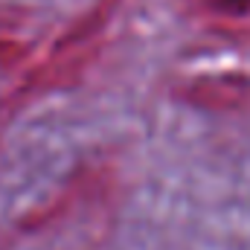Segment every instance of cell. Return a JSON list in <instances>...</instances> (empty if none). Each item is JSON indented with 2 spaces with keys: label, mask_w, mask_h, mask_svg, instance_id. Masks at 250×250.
Returning a JSON list of instances; mask_svg holds the SVG:
<instances>
[{
  "label": "cell",
  "mask_w": 250,
  "mask_h": 250,
  "mask_svg": "<svg viewBox=\"0 0 250 250\" xmlns=\"http://www.w3.org/2000/svg\"><path fill=\"white\" fill-rule=\"evenodd\" d=\"M15 32L18 26H0V67H12L29 53V44Z\"/></svg>",
  "instance_id": "6da1fadb"
},
{
  "label": "cell",
  "mask_w": 250,
  "mask_h": 250,
  "mask_svg": "<svg viewBox=\"0 0 250 250\" xmlns=\"http://www.w3.org/2000/svg\"><path fill=\"white\" fill-rule=\"evenodd\" d=\"M224 9H248L250 6V0H218Z\"/></svg>",
  "instance_id": "7a4b0ae2"
}]
</instances>
